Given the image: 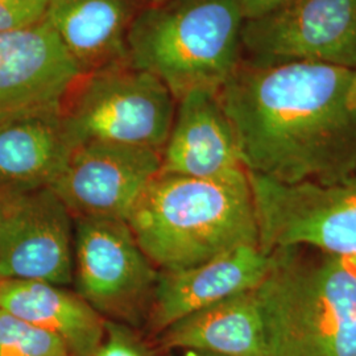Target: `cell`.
I'll return each instance as SVG.
<instances>
[{
  "label": "cell",
  "mask_w": 356,
  "mask_h": 356,
  "mask_svg": "<svg viewBox=\"0 0 356 356\" xmlns=\"http://www.w3.org/2000/svg\"><path fill=\"white\" fill-rule=\"evenodd\" d=\"M182 356H222L211 354V353H202V351H185Z\"/></svg>",
  "instance_id": "23"
},
{
  "label": "cell",
  "mask_w": 356,
  "mask_h": 356,
  "mask_svg": "<svg viewBox=\"0 0 356 356\" xmlns=\"http://www.w3.org/2000/svg\"><path fill=\"white\" fill-rule=\"evenodd\" d=\"M74 149L61 106L0 122V194L51 188Z\"/></svg>",
  "instance_id": "14"
},
{
  "label": "cell",
  "mask_w": 356,
  "mask_h": 356,
  "mask_svg": "<svg viewBox=\"0 0 356 356\" xmlns=\"http://www.w3.org/2000/svg\"><path fill=\"white\" fill-rule=\"evenodd\" d=\"M244 20H252L279 10L292 0H238Z\"/></svg>",
  "instance_id": "21"
},
{
  "label": "cell",
  "mask_w": 356,
  "mask_h": 356,
  "mask_svg": "<svg viewBox=\"0 0 356 356\" xmlns=\"http://www.w3.org/2000/svg\"><path fill=\"white\" fill-rule=\"evenodd\" d=\"M256 288L264 356H356V268L305 245L270 252Z\"/></svg>",
  "instance_id": "3"
},
{
  "label": "cell",
  "mask_w": 356,
  "mask_h": 356,
  "mask_svg": "<svg viewBox=\"0 0 356 356\" xmlns=\"http://www.w3.org/2000/svg\"><path fill=\"white\" fill-rule=\"evenodd\" d=\"M0 356H72L61 339L0 310Z\"/></svg>",
  "instance_id": "18"
},
{
  "label": "cell",
  "mask_w": 356,
  "mask_h": 356,
  "mask_svg": "<svg viewBox=\"0 0 356 356\" xmlns=\"http://www.w3.org/2000/svg\"><path fill=\"white\" fill-rule=\"evenodd\" d=\"M0 280H74V216L53 188L0 194Z\"/></svg>",
  "instance_id": "8"
},
{
  "label": "cell",
  "mask_w": 356,
  "mask_h": 356,
  "mask_svg": "<svg viewBox=\"0 0 356 356\" xmlns=\"http://www.w3.org/2000/svg\"><path fill=\"white\" fill-rule=\"evenodd\" d=\"M270 263V254L260 247L244 245L195 267L160 270L147 318L149 330L159 335L201 309L254 289Z\"/></svg>",
  "instance_id": "12"
},
{
  "label": "cell",
  "mask_w": 356,
  "mask_h": 356,
  "mask_svg": "<svg viewBox=\"0 0 356 356\" xmlns=\"http://www.w3.org/2000/svg\"><path fill=\"white\" fill-rule=\"evenodd\" d=\"M353 69L241 63L218 91L248 173L281 184H332L356 170Z\"/></svg>",
  "instance_id": "1"
},
{
  "label": "cell",
  "mask_w": 356,
  "mask_h": 356,
  "mask_svg": "<svg viewBox=\"0 0 356 356\" xmlns=\"http://www.w3.org/2000/svg\"><path fill=\"white\" fill-rule=\"evenodd\" d=\"M81 76L45 19L0 32V122L61 106Z\"/></svg>",
  "instance_id": "11"
},
{
  "label": "cell",
  "mask_w": 356,
  "mask_h": 356,
  "mask_svg": "<svg viewBox=\"0 0 356 356\" xmlns=\"http://www.w3.org/2000/svg\"><path fill=\"white\" fill-rule=\"evenodd\" d=\"M350 261H351V263H353V264H354V267L356 268V259H351V260H350Z\"/></svg>",
  "instance_id": "25"
},
{
  "label": "cell",
  "mask_w": 356,
  "mask_h": 356,
  "mask_svg": "<svg viewBox=\"0 0 356 356\" xmlns=\"http://www.w3.org/2000/svg\"><path fill=\"white\" fill-rule=\"evenodd\" d=\"M157 337L166 350L264 356V326L254 289L238 293L179 319Z\"/></svg>",
  "instance_id": "17"
},
{
  "label": "cell",
  "mask_w": 356,
  "mask_h": 356,
  "mask_svg": "<svg viewBox=\"0 0 356 356\" xmlns=\"http://www.w3.org/2000/svg\"><path fill=\"white\" fill-rule=\"evenodd\" d=\"M159 273L126 220L74 218L73 284L106 321L147 323Z\"/></svg>",
  "instance_id": "7"
},
{
  "label": "cell",
  "mask_w": 356,
  "mask_h": 356,
  "mask_svg": "<svg viewBox=\"0 0 356 356\" xmlns=\"http://www.w3.org/2000/svg\"><path fill=\"white\" fill-rule=\"evenodd\" d=\"M243 24L238 0L144 4L128 32V63L157 76L176 102L193 90L219 91L241 64Z\"/></svg>",
  "instance_id": "4"
},
{
  "label": "cell",
  "mask_w": 356,
  "mask_h": 356,
  "mask_svg": "<svg viewBox=\"0 0 356 356\" xmlns=\"http://www.w3.org/2000/svg\"><path fill=\"white\" fill-rule=\"evenodd\" d=\"M94 356H154L145 347L134 327L106 321L104 337Z\"/></svg>",
  "instance_id": "19"
},
{
  "label": "cell",
  "mask_w": 356,
  "mask_h": 356,
  "mask_svg": "<svg viewBox=\"0 0 356 356\" xmlns=\"http://www.w3.org/2000/svg\"><path fill=\"white\" fill-rule=\"evenodd\" d=\"M49 0H0V32L35 26L44 20Z\"/></svg>",
  "instance_id": "20"
},
{
  "label": "cell",
  "mask_w": 356,
  "mask_h": 356,
  "mask_svg": "<svg viewBox=\"0 0 356 356\" xmlns=\"http://www.w3.org/2000/svg\"><path fill=\"white\" fill-rule=\"evenodd\" d=\"M127 223L159 270L195 267L239 247H259L247 170L214 178L159 173Z\"/></svg>",
  "instance_id": "2"
},
{
  "label": "cell",
  "mask_w": 356,
  "mask_h": 356,
  "mask_svg": "<svg viewBox=\"0 0 356 356\" xmlns=\"http://www.w3.org/2000/svg\"><path fill=\"white\" fill-rule=\"evenodd\" d=\"M141 3V6L144 4H152V3H159V1H164V0H139Z\"/></svg>",
  "instance_id": "24"
},
{
  "label": "cell",
  "mask_w": 356,
  "mask_h": 356,
  "mask_svg": "<svg viewBox=\"0 0 356 356\" xmlns=\"http://www.w3.org/2000/svg\"><path fill=\"white\" fill-rule=\"evenodd\" d=\"M241 170L245 168L236 136L218 91L193 90L178 99L160 173L214 178Z\"/></svg>",
  "instance_id": "13"
},
{
  "label": "cell",
  "mask_w": 356,
  "mask_h": 356,
  "mask_svg": "<svg viewBox=\"0 0 356 356\" xmlns=\"http://www.w3.org/2000/svg\"><path fill=\"white\" fill-rule=\"evenodd\" d=\"M0 310L49 331L72 356H94L106 319L78 294L44 281L0 280Z\"/></svg>",
  "instance_id": "16"
},
{
  "label": "cell",
  "mask_w": 356,
  "mask_h": 356,
  "mask_svg": "<svg viewBox=\"0 0 356 356\" xmlns=\"http://www.w3.org/2000/svg\"><path fill=\"white\" fill-rule=\"evenodd\" d=\"M348 102L356 108V70L354 72V76H353V82L350 86V91H348Z\"/></svg>",
  "instance_id": "22"
},
{
  "label": "cell",
  "mask_w": 356,
  "mask_h": 356,
  "mask_svg": "<svg viewBox=\"0 0 356 356\" xmlns=\"http://www.w3.org/2000/svg\"><path fill=\"white\" fill-rule=\"evenodd\" d=\"M161 170V152L114 143L78 145L53 191L74 218L126 220Z\"/></svg>",
  "instance_id": "10"
},
{
  "label": "cell",
  "mask_w": 356,
  "mask_h": 356,
  "mask_svg": "<svg viewBox=\"0 0 356 356\" xmlns=\"http://www.w3.org/2000/svg\"><path fill=\"white\" fill-rule=\"evenodd\" d=\"M139 0H49L45 20L81 74L128 61L127 38Z\"/></svg>",
  "instance_id": "15"
},
{
  "label": "cell",
  "mask_w": 356,
  "mask_h": 356,
  "mask_svg": "<svg viewBox=\"0 0 356 356\" xmlns=\"http://www.w3.org/2000/svg\"><path fill=\"white\" fill-rule=\"evenodd\" d=\"M177 102L151 73L126 63L79 76L61 111L74 147L114 143L163 151Z\"/></svg>",
  "instance_id": "5"
},
{
  "label": "cell",
  "mask_w": 356,
  "mask_h": 356,
  "mask_svg": "<svg viewBox=\"0 0 356 356\" xmlns=\"http://www.w3.org/2000/svg\"><path fill=\"white\" fill-rule=\"evenodd\" d=\"M248 173V172H247ZM259 247L305 245L356 259V170L332 184H281L248 173Z\"/></svg>",
  "instance_id": "6"
},
{
  "label": "cell",
  "mask_w": 356,
  "mask_h": 356,
  "mask_svg": "<svg viewBox=\"0 0 356 356\" xmlns=\"http://www.w3.org/2000/svg\"><path fill=\"white\" fill-rule=\"evenodd\" d=\"M242 49L254 64L307 61L356 70V0H292L244 20Z\"/></svg>",
  "instance_id": "9"
}]
</instances>
